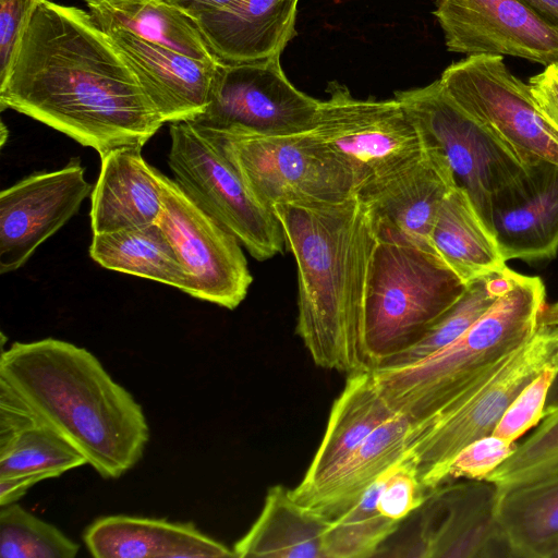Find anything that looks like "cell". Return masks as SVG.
<instances>
[{
  "label": "cell",
  "instance_id": "obj_1",
  "mask_svg": "<svg viewBox=\"0 0 558 558\" xmlns=\"http://www.w3.org/2000/svg\"><path fill=\"white\" fill-rule=\"evenodd\" d=\"M0 108L13 109L99 156L143 147L165 123L134 73L75 7L38 0L3 80Z\"/></svg>",
  "mask_w": 558,
  "mask_h": 558
},
{
  "label": "cell",
  "instance_id": "obj_2",
  "mask_svg": "<svg viewBox=\"0 0 558 558\" xmlns=\"http://www.w3.org/2000/svg\"><path fill=\"white\" fill-rule=\"evenodd\" d=\"M298 270L296 333L318 367L347 375L369 369L364 313L368 264L377 236L356 196L272 208Z\"/></svg>",
  "mask_w": 558,
  "mask_h": 558
},
{
  "label": "cell",
  "instance_id": "obj_3",
  "mask_svg": "<svg viewBox=\"0 0 558 558\" xmlns=\"http://www.w3.org/2000/svg\"><path fill=\"white\" fill-rule=\"evenodd\" d=\"M0 379L101 477L119 478L142 459L143 408L87 349L54 338L14 342L1 351Z\"/></svg>",
  "mask_w": 558,
  "mask_h": 558
},
{
  "label": "cell",
  "instance_id": "obj_4",
  "mask_svg": "<svg viewBox=\"0 0 558 558\" xmlns=\"http://www.w3.org/2000/svg\"><path fill=\"white\" fill-rule=\"evenodd\" d=\"M538 277L511 271L506 290L463 335L418 362L372 369L391 409L413 424L486 379L536 329L546 304Z\"/></svg>",
  "mask_w": 558,
  "mask_h": 558
},
{
  "label": "cell",
  "instance_id": "obj_5",
  "mask_svg": "<svg viewBox=\"0 0 558 558\" xmlns=\"http://www.w3.org/2000/svg\"><path fill=\"white\" fill-rule=\"evenodd\" d=\"M465 288L434 248L377 236L368 264L364 313L369 369L416 344Z\"/></svg>",
  "mask_w": 558,
  "mask_h": 558
},
{
  "label": "cell",
  "instance_id": "obj_6",
  "mask_svg": "<svg viewBox=\"0 0 558 558\" xmlns=\"http://www.w3.org/2000/svg\"><path fill=\"white\" fill-rule=\"evenodd\" d=\"M558 364V302L545 304L534 332L482 383L435 415L412 425L409 451L427 490L448 481L451 462L471 442L493 434L518 395Z\"/></svg>",
  "mask_w": 558,
  "mask_h": 558
},
{
  "label": "cell",
  "instance_id": "obj_7",
  "mask_svg": "<svg viewBox=\"0 0 558 558\" xmlns=\"http://www.w3.org/2000/svg\"><path fill=\"white\" fill-rule=\"evenodd\" d=\"M202 131L217 141L253 196L270 210L282 204L340 203L356 195L351 173L310 130L294 134Z\"/></svg>",
  "mask_w": 558,
  "mask_h": 558
},
{
  "label": "cell",
  "instance_id": "obj_8",
  "mask_svg": "<svg viewBox=\"0 0 558 558\" xmlns=\"http://www.w3.org/2000/svg\"><path fill=\"white\" fill-rule=\"evenodd\" d=\"M395 98L417 128L424 146L445 159L456 187L468 195L490 233L492 197L525 171L522 160L462 109L439 80L424 87L397 92Z\"/></svg>",
  "mask_w": 558,
  "mask_h": 558
},
{
  "label": "cell",
  "instance_id": "obj_9",
  "mask_svg": "<svg viewBox=\"0 0 558 558\" xmlns=\"http://www.w3.org/2000/svg\"><path fill=\"white\" fill-rule=\"evenodd\" d=\"M311 135L352 175L356 195L397 175L424 154L421 134L396 99L354 98L333 83Z\"/></svg>",
  "mask_w": 558,
  "mask_h": 558
},
{
  "label": "cell",
  "instance_id": "obj_10",
  "mask_svg": "<svg viewBox=\"0 0 558 558\" xmlns=\"http://www.w3.org/2000/svg\"><path fill=\"white\" fill-rule=\"evenodd\" d=\"M168 165L182 191L257 260L286 244L280 221L250 192L217 141L189 121L170 123Z\"/></svg>",
  "mask_w": 558,
  "mask_h": 558
},
{
  "label": "cell",
  "instance_id": "obj_11",
  "mask_svg": "<svg viewBox=\"0 0 558 558\" xmlns=\"http://www.w3.org/2000/svg\"><path fill=\"white\" fill-rule=\"evenodd\" d=\"M452 99L504 141L529 166L558 165V134L544 119L529 84L513 75L501 56H468L439 78Z\"/></svg>",
  "mask_w": 558,
  "mask_h": 558
},
{
  "label": "cell",
  "instance_id": "obj_12",
  "mask_svg": "<svg viewBox=\"0 0 558 558\" xmlns=\"http://www.w3.org/2000/svg\"><path fill=\"white\" fill-rule=\"evenodd\" d=\"M320 100L287 78L280 56L264 60L218 62L209 104L189 121L208 131L244 130L263 134H294L311 130Z\"/></svg>",
  "mask_w": 558,
  "mask_h": 558
},
{
  "label": "cell",
  "instance_id": "obj_13",
  "mask_svg": "<svg viewBox=\"0 0 558 558\" xmlns=\"http://www.w3.org/2000/svg\"><path fill=\"white\" fill-rule=\"evenodd\" d=\"M163 208L158 225L187 276L184 293L228 310L245 299L253 281L240 241L159 174Z\"/></svg>",
  "mask_w": 558,
  "mask_h": 558
},
{
  "label": "cell",
  "instance_id": "obj_14",
  "mask_svg": "<svg viewBox=\"0 0 558 558\" xmlns=\"http://www.w3.org/2000/svg\"><path fill=\"white\" fill-rule=\"evenodd\" d=\"M499 490L487 480L448 481L428 492L414 533L389 556L513 558L500 525Z\"/></svg>",
  "mask_w": 558,
  "mask_h": 558
},
{
  "label": "cell",
  "instance_id": "obj_15",
  "mask_svg": "<svg viewBox=\"0 0 558 558\" xmlns=\"http://www.w3.org/2000/svg\"><path fill=\"white\" fill-rule=\"evenodd\" d=\"M434 14L451 52L558 64V28L521 0H438Z\"/></svg>",
  "mask_w": 558,
  "mask_h": 558
},
{
  "label": "cell",
  "instance_id": "obj_16",
  "mask_svg": "<svg viewBox=\"0 0 558 558\" xmlns=\"http://www.w3.org/2000/svg\"><path fill=\"white\" fill-rule=\"evenodd\" d=\"M78 157L61 169L38 171L0 193V274L21 268L92 194Z\"/></svg>",
  "mask_w": 558,
  "mask_h": 558
},
{
  "label": "cell",
  "instance_id": "obj_17",
  "mask_svg": "<svg viewBox=\"0 0 558 558\" xmlns=\"http://www.w3.org/2000/svg\"><path fill=\"white\" fill-rule=\"evenodd\" d=\"M490 233L506 263L556 255L558 165L548 160L533 162L492 197Z\"/></svg>",
  "mask_w": 558,
  "mask_h": 558
},
{
  "label": "cell",
  "instance_id": "obj_18",
  "mask_svg": "<svg viewBox=\"0 0 558 558\" xmlns=\"http://www.w3.org/2000/svg\"><path fill=\"white\" fill-rule=\"evenodd\" d=\"M106 34L165 123L193 121L204 113L219 61L198 60L121 28Z\"/></svg>",
  "mask_w": 558,
  "mask_h": 558
},
{
  "label": "cell",
  "instance_id": "obj_19",
  "mask_svg": "<svg viewBox=\"0 0 558 558\" xmlns=\"http://www.w3.org/2000/svg\"><path fill=\"white\" fill-rule=\"evenodd\" d=\"M453 187L445 159L425 147L415 163L356 196L371 213L376 236L400 238L433 248L429 241L433 225Z\"/></svg>",
  "mask_w": 558,
  "mask_h": 558
},
{
  "label": "cell",
  "instance_id": "obj_20",
  "mask_svg": "<svg viewBox=\"0 0 558 558\" xmlns=\"http://www.w3.org/2000/svg\"><path fill=\"white\" fill-rule=\"evenodd\" d=\"M412 425L408 417L396 414L319 481L296 485L292 496L329 520L337 518L408 452Z\"/></svg>",
  "mask_w": 558,
  "mask_h": 558
},
{
  "label": "cell",
  "instance_id": "obj_21",
  "mask_svg": "<svg viewBox=\"0 0 558 558\" xmlns=\"http://www.w3.org/2000/svg\"><path fill=\"white\" fill-rule=\"evenodd\" d=\"M83 541L96 558H229L233 549L192 522L125 514L106 515L87 526Z\"/></svg>",
  "mask_w": 558,
  "mask_h": 558
},
{
  "label": "cell",
  "instance_id": "obj_22",
  "mask_svg": "<svg viewBox=\"0 0 558 558\" xmlns=\"http://www.w3.org/2000/svg\"><path fill=\"white\" fill-rule=\"evenodd\" d=\"M93 187V234L156 223L163 208L160 171L148 165L141 146H123L100 156Z\"/></svg>",
  "mask_w": 558,
  "mask_h": 558
},
{
  "label": "cell",
  "instance_id": "obj_23",
  "mask_svg": "<svg viewBox=\"0 0 558 558\" xmlns=\"http://www.w3.org/2000/svg\"><path fill=\"white\" fill-rule=\"evenodd\" d=\"M299 0H236L195 21L219 62H252L280 56L294 35Z\"/></svg>",
  "mask_w": 558,
  "mask_h": 558
},
{
  "label": "cell",
  "instance_id": "obj_24",
  "mask_svg": "<svg viewBox=\"0 0 558 558\" xmlns=\"http://www.w3.org/2000/svg\"><path fill=\"white\" fill-rule=\"evenodd\" d=\"M87 463L0 379V477L41 473L54 478Z\"/></svg>",
  "mask_w": 558,
  "mask_h": 558
},
{
  "label": "cell",
  "instance_id": "obj_25",
  "mask_svg": "<svg viewBox=\"0 0 558 558\" xmlns=\"http://www.w3.org/2000/svg\"><path fill=\"white\" fill-rule=\"evenodd\" d=\"M330 520L299 504L291 489L271 486L258 518L234 544L238 558H326L324 535Z\"/></svg>",
  "mask_w": 558,
  "mask_h": 558
},
{
  "label": "cell",
  "instance_id": "obj_26",
  "mask_svg": "<svg viewBox=\"0 0 558 558\" xmlns=\"http://www.w3.org/2000/svg\"><path fill=\"white\" fill-rule=\"evenodd\" d=\"M396 413L372 369L351 373L335 400L322 441L299 486H310L333 469Z\"/></svg>",
  "mask_w": 558,
  "mask_h": 558
},
{
  "label": "cell",
  "instance_id": "obj_27",
  "mask_svg": "<svg viewBox=\"0 0 558 558\" xmlns=\"http://www.w3.org/2000/svg\"><path fill=\"white\" fill-rule=\"evenodd\" d=\"M88 13L104 32L121 28L133 36L189 57L218 61L195 21L162 0H85Z\"/></svg>",
  "mask_w": 558,
  "mask_h": 558
},
{
  "label": "cell",
  "instance_id": "obj_28",
  "mask_svg": "<svg viewBox=\"0 0 558 558\" xmlns=\"http://www.w3.org/2000/svg\"><path fill=\"white\" fill-rule=\"evenodd\" d=\"M429 241L441 259L465 282L507 268L493 235L468 195L453 187L442 202Z\"/></svg>",
  "mask_w": 558,
  "mask_h": 558
},
{
  "label": "cell",
  "instance_id": "obj_29",
  "mask_svg": "<svg viewBox=\"0 0 558 558\" xmlns=\"http://www.w3.org/2000/svg\"><path fill=\"white\" fill-rule=\"evenodd\" d=\"M90 257L101 267L150 279L184 292L187 276L158 225L93 234Z\"/></svg>",
  "mask_w": 558,
  "mask_h": 558
},
{
  "label": "cell",
  "instance_id": "obj_30",
  "mask_svg": "<svg viewBox=\"0 0 558 558\" xmlns=\"http://www.w3.org/2000/svg\"><path fill=\"white\" fill-rule=\"evenodd\" d=\"M497 513L514 558H551L558 547V478L499 492Z\"/></svg>",
  "mask_w": 558,
  "mask_h": 558
},
{
  "label": "cell",
  "instance_id": "obj_31",
  "mask_svg": "<svg viewBox=\"0 0 558 558\" xmlns=\"http://www.w3.org/2000/svg\"><path fill=\"white\" fill-rule=\"evenodd\" d=\"M511 271L506 268L468 282L461 296L416 344L389 359L379 368H392L418 362L453 342L501 295L508 286Z\"/></svg>",
  "mask_w": 558,
  "mask_h": 558
},
{
  "label": "cell",
  "instance_id": "obj_32",
  "mask_svg": "<svg viewBox=\"0 0 558 558\" xmlns=\"http://www.w3.org/2000/svg\"><path fill=\"white\" fill-rule=\"evenodd\" d=\"M381 476L361 498L330 523L324 535L326 558L376 557L402 522L381 514L377 499Z\"/></svg>",
  "mask_w": 558,
  "mask_h": 558
},
{
  "label": "cell",
  "instance_id": "obj_33",
  "mask_svg": "<svg viewBox=\"0 0 558 558\" xmlns=\"http://www.w3.org/2000/svg\"><path fill=\"white\" fill-rule=\"evenodd\" d=\"M558 478V409L544 416L485 480L499 492Z\"/></svg>",
  "mask_w": 558,
  "mask_h": 558
},
{
  "label": "cell",
  "instance_id": "obj_34",
  "mask_svg": "<svg viewBox=\"0 0 558 558\" xmlns=\"http://www.w3.org/2000/svg\"><path fill=\"white\" fill-rule=\"evenodd\" d=\"M1 558H74L80 545L20 505L0 506Z\"/></svg>",
  "mask_w": 558,
  "mask_h": 558
},
{
  "label": "cell",
  "instance_id": "obj_35",
  "mask_svg": "<svg viewBox=\"0 0 558 558\" xmlns=\"http://www.w3.org/2000/svg\"><path fill=\"white\" fill-rule=\"evenodd\" d=\"M428 492L420 478L416 460L408 450L381 475L378 509L386 518L403 522L424 504Z\"/></svg>",
  "mask_w": 558,
  "mask_h": 558
},
{
  "label": "cell",
  "instance_id": "obj_36",
  "mask_svg": "<svg viewBox=\"0 0 558 558\" xmlns=\"http://www.w3.org/2000/svg\"><path fill=\"white\" fill-rule=\"evenodd\" d=\"M558 371L557 365L543 369L509 405L492 435L504 440H517L543 418L548 391Z\"/></svg>",
  "mask_w": 558,
  "mask_h": 558
},
{
  "label": "cell",
  "instance_id": "obj_37",
  "mask_svg": "<svg viewBox=\"0 0 558 558\" xmlns=\"http://www.w3.org/2000/svg\"><path fill=\"white\" fill-rule=\"evenodd\" d=\"M517 446L518 442H510L495 435L471 442L451 462L448 481L485 480L513 453Z\"/></svg>",
  "mask_w": 558,
  "mask_h": 558
},
{
  "label": "cell",
  "instance_id": "obj_38",
  "mask_svg": "<svg viewBox=\"0 0 558 558\" xmlns=\"http://www.w3.org/2000/svg\"><path fill=\"white\" fill-rule=\"evenodd\" d=\"M38 0H0V81L11 65L21 37Z\"/></svg>",
  "mask_w": 558,
  "mask_h": 558
},
{
  "label": "cell",
  "instance_id": "obj_39",
  "mask_svg": "<svg viewBox=\"0 0 558 558\" xmlns=\"http://www.w3.org/2000/svg\"><path fill=\"white\" fill-rule=\"evenodd\" d=\"M527 84L542 116L558 134V75L553 65L530 77Z\"/></svg>",
  "mask_w": 558,
  "mask_h": 558
},
{
  "label": "cell",
  "instance_id": "obj_40",
  "mask_svg": "<svg viewBox=\"0 0 558 558\" xmlns=\"http://www.w3.org/2000/svg\"><path fill=\"white\" fill-rule=\"evenodd\" d=\"M48 478V475L41 473L0 477V506L15 502L32 486Z\"/></svg>",
  "mask_w": 558,
  "mask_h": 558
},
{
  "label": "cell",
  "instance_id": "obj_41",
  "mask_svg": "<svg viewBox=\"0 0 558 558\" xmlns=\"http://www.w3.org/2000/svg\"><path fill=\"white\" fill-rule=\"evenodd\" d=\"M177 7L186 15L196 20L198 17L217 13L233 4L236 0H162Z\"/></svg>",
  "mask_w": 558,
  "mask_h": 558
},
{
  "label": "cell",
  "instance_id": "obj_42",
  "mask_svg": "<svg viewBox=\"0 0 558 558\" xmlns=\"http://www.w3.org/2000/svg\"><path fill=\"white\" fill-rule=\"evenodd\" d=\"M544 21L558 28V0H521Z\"/></svg>",
  "mask_w": 558,
  "mask_h": 558
},
{
  "label": "cell",
  "instance_id": "obj_43",
  "mask_svg": "<svg viewBox=\"0 0 558 558\" xmlns=\"http://www.w3.org/2000/svg\"><path fill=\"white\" fill-rule=\"evenodd\" d=\"M558 409V371L548 391L543 417Z\"/></svg>",
  "mask_w": 558,
  "mask_h": 558
},
{
  "label": "cell",
  "instance_id": "obj_44",
  "mask_svg": "<svg viewBox=\"0 0 558 558\" xmlns=\"http://www.w3.org/2000/svg\"><path fill=\"white\" fill-rule=\"evenodd\" d=\"M551 558H558V547L553 553Z\"/></svg>",
  "mask_w": 558,
  "mask_h": 558
},
{
  "label": "cell",
  "instance_id": "obj_45",
  "mask_svg": "<svg viewBox=\"0 0 558 558\" xmlns=\"http://www.w3.org/2000/svg\"><path fill=\"white\" fill-rule=\"evenodd\" d=\"M553 68L555 70L556 74L558 75V64H553Z\"/></svg>",
  "mask_w": 558,
  "mask_h": 558
}]
</instances>
